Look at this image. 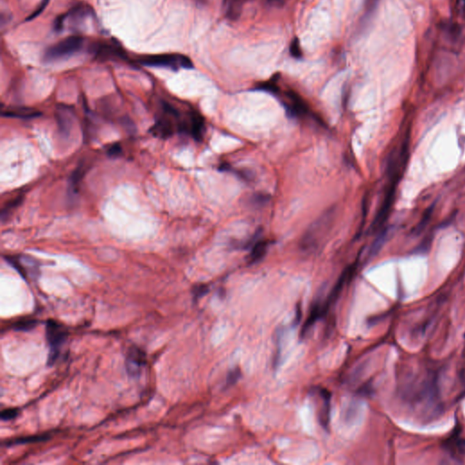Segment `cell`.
<instances>
[{
    "label": "cell",
    "instance_id": "6da1fadb",
    "mask_svg": "<svg viewBox=\"0 0 465 465\" xmlns=\"http://www.w3.org/2000/svg\"><path fill=\"white\" fill-rule=\"evenodd\" d=\"M68 333L66 327L59 322L48 320L46 323V338L48 344V359L47 364L54 365L59 359L62 347L66 344Z\"/></svg>",
    "mask_w": 465,
    "mask_h": 465
},
{
    "label": "cell",
    "instance_id": "7a4b0ae2",
    "mask_svg": "<svg viewBox=\"0 0 465 465\" xmlns=\"http://www.w3.org/2000/svg\"><path fill=\"white\" fill-rule=\"evenodd\" d=\"M84 45V39L79 36H70L65 40L48 47L44 55L46 62H55L69 58L80 51Z\"/></svg>",
    "mask_w": 465,
    "mask_h": 465
},
{
    "label": "cell",
    "instance_id": "3957f363",
    "mask_svg": "<svg viewBox=\"0 0 465 465\" xmlns=\"http://www.w3.org/2000/svg\"><path fill=\"white\" fill-rule=\"evenodd\" d=\"M139 63L142 64L143 66L166 67V68H170L172 70H177L179 67L185 68V69H192L194 67L193 62L188 57L183 55H177V54H171V55L164 54V55L150 56V57L140 59Z\"/></svg>",
    "mask_w": 465,
    "mask_h": 465
},
{
    "label": "cell",
    "instance_id": "277c9868",
    "mask_svg": "<svg viewBox=\"0 0 465 465\" xmlns=\"http://www.w3.org/2000/svg\"><path fill=\"white\" fill-rule=\"evenodd\" d=\"M333 213L330 212L326 215L322 216L309 229L306 234L303 237L301 242L302 248L303 250H310L315 248L316 244L321 240L325 232L333 222Z\"/></svg>",
    "mask_w": 465,
    "mask_h": 465
},
{
    "label": "cell",
    "instance_id": "5b68a950",
    "mask_svg": "<svg viewBox=\"0 0 465 465\" xmlns=\"http://www.w3.org/2000/svg\"><path fill=\"white\" fill-rule=\"evenodd\" d=\"M6 260L16 269L23 278L35 279L39 272L37 262L27 256H7Z\"/></svg>",
    "mask_w": 465,
    "mask_h": 465
},
{
    "label": "cell",
    "instance_id": "8992f818",
    "mask_svg": "<svg viewBox=\"0 0 465 465\" xmlns=\"http://www.w3.org/2000/svg\"><path fill=\"white\" fill-rule=\"evenodd\" d=\"M146 357L144 351L140 348L130 347L125 358V368L132 377H138L145 365Z\"/></svg>",
    "mask_w": 465,
    "mask_h": 465
},
{
    "label": "cell",
    "instance_id": "52a82bcc",
    "mask_svg": "<svg viewBox=\"0 0 465 465\" xmlns=\"http://www.w3.org/2000/svg\"><path fill=\"white\" fill-rule=\"evenodd\" d=\"M287 102L284 103L286 111L292 117H302L309 114V107L304 100L295 91H288L286 94Z\"/></svg>",
    "mask_w": 465,
    "mask_h": 465
},
{
    "label": "cell",
    "instance_id": "ba28073f",
    "mask_svg": "<svg viewBox=\"0 0 465 465\" xmlns=\"http://www.w3.org/2000/svg\"><path fill=\"white\" fill-rule=\"evenodd\" d=\"M318 393L321 396L322 400L323 402V404L322 407L321 412L319 414V421L322 426L328 430L329 429V424H330V413H331V397L332 394L326 390L325 388H319L318 389Z\"/></svg>",
    "mask_w": 465,
    "mask_h": 465
},
{
    "label": "cell",
    "instance_id": "9c48e42d",
    "mask_svg": "<svg viewBox=\"0 0 465 465\" xmlns=\"http://www.w3.org/2000/svg\"><path fill=\"white\" fill-rule=\"evenodd\" d=\"M325 315L323 314V307H322V303H316L314 304V306L311 309V312L309 314V316H308L306 321L304 323L303 326L302 328L301 331V336L302 337H304L306 334L309 333V331L314 327L316 322L318 320H320L322 318H323Z\"/></svg>",
    "mask_w": 465,
    "mask_h": 465
},
{
    "label": "cell",
    "instance_id": "30bf717a",
    "mask_svg": "<svg viewBox=\"0 0 465 465\" xmlns=\"http://www.w3.org/2000/svg\"><path fill=\"white\" fill-rule=\"evenodd\" d=\"M246 1L247 0H224L223 7L226 18L234 21L238 20Z\"/></svg>",
    "mask_w": 465,
    "mask_h": 465
},
{
    "label": "cell",
    "instance_id": "8fae6325",
    "mask_svg": "<svg viewBox=\"0 0 465 465\" xmlns=\"http://www.w3.org/2000/svg\"><path fill=\"white\" fill-rule=\"evenodd\" d=\"M2 115L4 117H8V118H20V119H30V118H37L41 115L40 112L36 111L33 109L29 108H13L9 109L7 111H3Z\"/></svg>",
    "mask_w": 465,
    "mask_h": 465
},
{
    "label": "cell",
    "instance_id": "7c38bea8",
    "mask_svg": "<svg viewBox=\"0 0 465 465\" xmlns=\"http://www.w3.org/2000/svg\"><path fill=\"white\" fill-rule=\"evenodd\" d=\"M267 246H268V243L266 241H258L256 243L250 254V262L256 263L261 260L266 253Z\"/></svg>",
    "mask_w": 465,
    "mask_h": 465
},
{
    "label": "cell",
    "instance_id": "4fadbf2b",
    "mask_svg": "<svg viewBox=\"0 0 465 465\" xmlns=\"http://www.w3.org/2000/svg\"><path fill=\"white\" fill-rule=\"evenodd\" d=\"M48 439H49V435H47V434L29 436V437H22V438H18V439H14L12 441L7 442L6 445H26V444H35V443L45 442Z\"/></svg>",
    "mask_w": 465,
    "mask_h": 465
},
{
    "label": "cell",
    "instance_id": "5bb4252c",
    "mask_svg": "<svg viewBox=\"0 0 465 465\" xmlns=\"http://www.w3.org/2000/svg\"><path fill=\"white\" fill-rule=\"evenodd\" d=\"M66 108L65 107L63 110H59V112H58V122H59V127H60V131L65 133V134H68V132L70 131V125H71V121L69 120V118H68V114H66Z\"/></svg>",
    "mask_w": 465,
    "mask_h": 465
},
{
    "label": "cell",
    "instance_id": "9a60e30c",
    "mask_svg": "<svg viewBox=\"0 0 465 465\" xmlns=\"http://www.w3.org/2000/svg\"><path fill=\"white\" fill-rule=\"evenodd\" d=\"M432 211H433V205L430 206L428 209L426 210L425 215L423 216V218L421 219L419 223H417V225L415 226V228H413V233L415 235H419L420 233L425 229V227L426 226V224L428 223V222L430 221V218L432 216Z\"/></svg>",
    "mask_w": 465,
    "mask_h": 465
},
{
    "label": "cell",
    "instance_id": "2e32d148",
    "mask_svg": "<svg viewBox=\"0 0 465 465\" xmlns=\"http://www.w3.org/2000/svg\"><path fill=\"white\" fill-rule=\"evenodd\" d=\"M38 321L35 319H26L22 321L17 322L14 324V329L16 331H30L37 326Z\"/></svg>",
    "mask_w": 465,
    "mask_h": 465
},
{
    "label": "cell",
    "instance_id": "e0dca14e",
    "mask_svg": "<svg viewBox=\"0 0 465 465\" xmlns=\"http://www.w3.org/2000/svg\"><path fill=\"white\" fill-rule=\"evenodd\" d=\"M257 89L263 90V91L269 92L272 94H278L279 93V86L276 84L275 80H270L266 82L260 83L257 85Z\"/></svg>",
    "mask_w": 465,
    "mask_h": 465
},
{
    "label": "cell",
    "instance_id": "ac0fdd59",
    "mask_svg": "<svg viewBox=\"0 0 465 465\" xmlns=\"http://www.w3.org/2000/svg\"><path fill=\"white\" fill-rule=\"evenodd\" d=\"M289 50H290V54L293 58L296 59H301L303 52H302L300 42H299V40L297 38H295L294 40H292L290 46H289Z\"/></svg>",
    "mask_w": 465,
    "mask_h": 465
},
{
    "label": "cell",
    "instance_id": "d6986e66",
    "mask_svg": "<svg viewBox=\"0 0 465 465\" xmlns=\"http://www.w3.org/2000/svg\"><path fill=\"white\" fill-rule=\"evenodd\" d=\"M241 377V371L239 368H235L233 370H230L229 373L227 374L226 377V385L227 386H232L236 384L238 380Z\"/></svg>",
    "mask_w": 465,
    "mask_h": 465
},
{
    "label": "cell",
    "instance_id": "ffe728a7",
    "mask_svg": "<svg viewBox=\"0 0 465 465\" xmlns=\"http://www.w3.org/2000/svg\"><path fill=\"white\" fill-rule=\"evenodd\" d=\"M85 169L83 166V164H80L79 167L74 171L73 173L72 177H71V181H72V187L75 188V187H78L79 185V182L80 180L82 179V177L84 176V173H85Z\"/></svg>",
    "mask_w": 465,
    "mask_h": 465
},
{
    "label": "cell",
    "instance_id": "44dd1931",
    "mask_svg": "<svg viewBox=\"0 0 465 465\" xmlns=\"http://www.w3.org/2000/svg\"><path fill=\"white\" fill-rule=\"evenodd\" d=\"M0 414H1V419L3 421H11L19 415V410L15 408H9L2 411Z\"/></svg>",
    "mask_w": 465,
    "mask_h": 465
},
{
    "label": "cell",
    "instance_id": "7402d4cb",
    "mask_svg": "<svg viewBox=\"0 0 465 465\" xmlns=\"http://www.w3.org/2000/svg\"><path fill=\"white\" fill-rule=\"evenodd\" d=\"M209 291V288L206 284H198V285H196L194 289H193V295H194V298L196 299H199L201 298L202 296L207 294Z\"/></svg>",
    "mask_w": 465,
    "mask_h": 465
},
{
    "label": "cell",
    "instance_id": "603a6c76",
    "mask_svg": "<svg viewBox=\"0 0 465 465\" xmlns=\"http://www.w3.org/2000/svg\"><path fill=\"white\" fill-rule=\"evenodd\" d=\"M21 201H22V197H17V198L15 199V201H14L13 203L7 204V205H6V206H5V207L2 209V212H1V216H2V219L4 220V218L7 216V214H9V213H10L11 209H13L14 207L18 206V205L21 203Z\"/></svg>",
    "mask_w": 465,
    "mask_h": 465
},
{
    "label": "cell",
    "instance_id": "cb8c5ba5",
    "mask_svg": "<svg viewBox=\"0 0 465 465\" xmlns=\"http://www.w3.org/2000/svg\"><path fill=\"white\" fill-rule=\"evenodd\" d=\"M48 2H49V0H41V3L40 4V6L34 11L33 13L31 14V15L26 19V21L33 20L34 19H36L37 17H39L40 14L43 12V10L46 8L47 4H48Z\"/></svg>",
    "mask_w": 465,
    "mask_h": 465
},
{
    "label": "cell",
    "instance_id": "d4e9b609",
    "mask_svg": "<svg viewBox=\"0 0 465 465\" xmlns=\"http://www.w3.org/2000/svg\"><path fill=\"white\" fill-rule=\"evenodd\" d=\"M122 154V146L120 144H112L111 146L107 149V155L109 157H118Z\"/></svg>",
    "mask_w": 465,
    "mask_h": 465
},
{
    "label": "cell",
    "instance_id": "484cf974",
    "mask_svg": "<svg viewBox=\"0 0 465 465\" xmlns=\"http://www.w3.org/2000/svg\"><path fill=\"white\" fill-rule=\"evenodd\" d=\"M66 16L63 15V16H59L58 17V19L55 21V30L56 31H60L63 27V24H64V20L66 19Z\"/></svg>",
    "mask_w": 465,
    "mask_h": 465
},
{
    "label": "cell",
    "instance_id": "4316f807",
    "mask_svg": "<svg viewBox=\"0 0 465 465\" xmlns=\"http://www.w3.org/2000/svg\"><path fill=\"white\" fill-rule=\"evenodd\" d=\"M371 392H372L371 385H370V384H364V385H363V386L361 387L360 389L358 390V393H359L360 395H364V396L369 395V394L371 393Z\"/></svg>",
    "mask_w": 465,
    "mask_h": 465
},
{
    "label": "cell",
    "instance_id": "83f0119b",
    "mask_svg": "<svg viewBox=\"0 0 465 465\" xmlns=\"http://www.w3.org/2000/svg\"><path fill=\"white\" fill-rule=\"evenodd\" d=\"M459 10L462 11L463 13L465 12V0H460L459 1Z\"/></svg>",
    "mask_w": 465,
    "mask_h": 465
}]
</instances>
